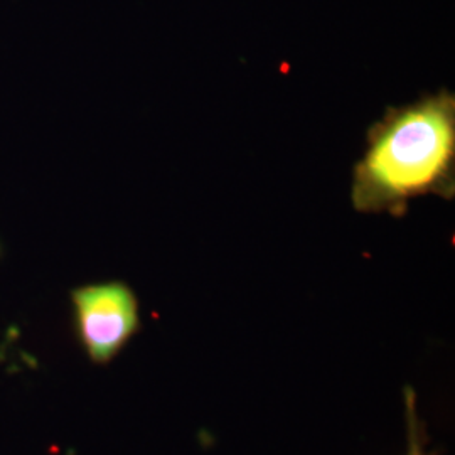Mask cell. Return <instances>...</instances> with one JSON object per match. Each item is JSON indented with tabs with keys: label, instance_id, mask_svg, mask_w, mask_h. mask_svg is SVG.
<instances>
[{
	"label": "cell",
	"instance_id": "6da1fadb",
	"mask_svg": "<svg viewBox=\"0 0 455 455\" xmlns=\"http://www.w3.org/2000/svg\"><path fill=\"white\" fill-rule=\"evenodd\" d=\"M422 196H455V95L447 88L388 107L353 167L355 212L402 218Z\"/></svg>",
	"mask_w": 455,
	"mask_h": 455
},
{
	"label": "cell",
	"instance_id": "7a4b0ae2",
	"mask_svg": "<svg viewBox=\"0 0 455 455\" xmlns=\"http://www.w3.org/2000/svg\"><path fill=\"white\" fill-rule=\"evenodd\" d=\"M69 297L78 341L95 364L116 358L142 327L137 293L122 280L86 283Z\"/></svg>",
	"mask_w": 455,
	"mask_h": 455
},
{
	"label": "cell",
	"instance_id": "3957f363",
	"mask_svg": "<svg viewBox=\"0 0 455 455\" xmlns=\"http://www.w3.org/2000/svg\"><path fill=\"white\" fill-rule=\"evenodd\" d=\"M417 396L413 390L405 388V408H407V432L408 451L407 455H430L427 451V437H425V427L419 419L417 411Z\"/></svg>",
	"mask_w": 455,
	"mask_h": 455
}]
</instances>
